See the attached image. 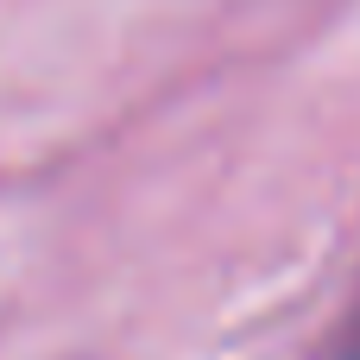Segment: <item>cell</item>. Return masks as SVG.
<instances>
[{
	"label": "cell",
	"mask_w": 360,
	"mask_h": 360,
	"mask_svg": "<svg viewBox=\"0 0 360 360\" xmlns=\"http://www.w3.org/2000/svg\"><path fill=\"white\" fill-rule=\"evenodd\" d=\"M329 360H360V310L348 316V329L335 335V348H329Z\"/></svg>",
	"instance_id": "6da1fadb"
}]
</instances>
